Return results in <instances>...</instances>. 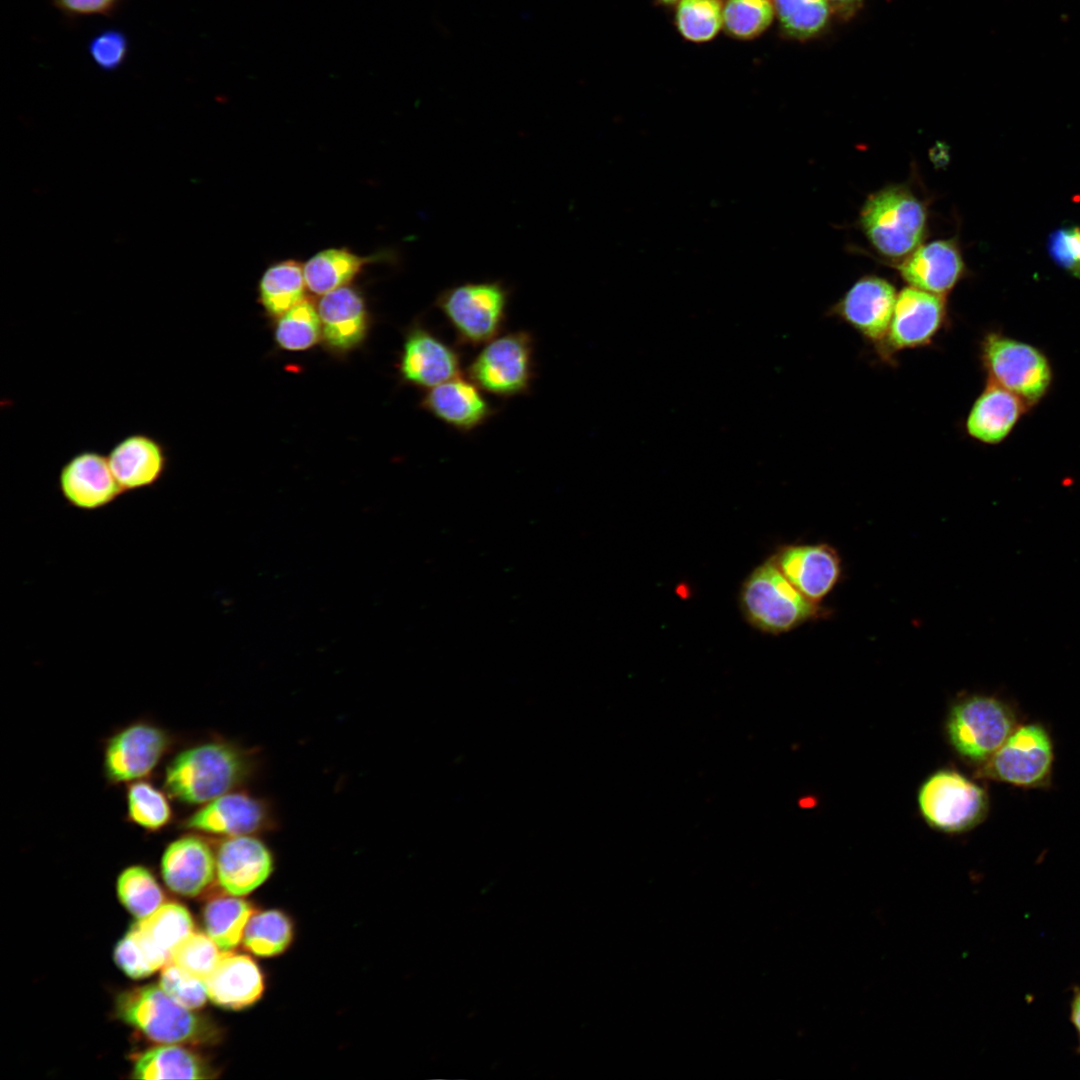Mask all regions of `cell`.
Returning <instances> with one entry per match:
<instances>
[{
	"mask_svg": "<svg viewBox=\"0 0 1080 1080\" xmlns=\"http://www.w3.org/2000/svg\"><path fill=\"white\" fill-rule=\"evenodd\" d=\"M255 769L254 752L215 737L178 751L165 767L163 788L180 804L201 806L240 789Z\"/></svg>",
	"mask_w": 1080,
	"mask_h": 1080,
	"instance_id": "obj_1",
	"label": "cell"
},
{
	"mask_svg": "<svg viewBox=\"0 0 1080 1080\" xmlns=\"http://www.w3.org/2000/svg\"><path fill=\"white\" fill-rule=\"evenodd\" d=\"M170 997L161 986L148 985L121 993L117 1015L149 1039L165 1044H207L219 1039L220 1031Z\"/></svg>",
	"mask_w": 1080,
	"mask_h": 1080,
	"instance_id": "obj_2",
	"label": "cell"
},
{
	"mask_svg": "<svg viewBox=\"0 0 1080 1080\" xmlns=\"http://www.w3.org/2000/svg\"><path fill=\"white\" fill-rule=\"evenodd\" d=\"M740 604L753 627L771 634L788 632L823 613L817 603L805 597L785 577L773 558L747 577Z\"/></svg>",
	"mask_w": 1080,
	"mask_h": 1080,
	"instance_id": "obj_3",
	"label": "cell"
},
{
	"mask_svg": "<svg viewBox=\"0 0 1080 1080\" xmlns=\"http://www.w3.org/2000/svg\"><path fill=\"white\" fill-rule=\"evenodd\" d=\"M979 359L988 382L1014 393L1030 408L1052 386L1053 369L1048 356L1037 346L1000 331L992 330L983 336Z\"/></svg>",
	"mask_w": 1080,
	"mask_h": 1080,
	"instance_id": "obj_4",
	"label": "cell"
},
{
	"mask_svg": "<svg viewBox=\"0 0 1080 1080\" xmlns=\"http://www.w3.org/2000/svg\"><path fill=\"white\" fill-rule=\"evenodd\" d=\"M511 291L502 281L465 282L437 296L435 305L462 345L480 346L498 336L507 320Z\"/></svg>",
	"mask_w": 1080,
	"mask_h": 1080,
	"instance_id": "obj_5",
	"label": "cell"
},
{
	"mask_svg": "<svg viewBox=\"0 0 1080 1080\" xmlns=\"http://www.w3.org/2000/svg\"><path fill=\"white\" fill-rule=\"evenodd\" d=\"M926 210L909 190L891 186L872 194L860 214L863 231L882 255L903 258L920 244L926 228Z\"/></svg>",
	"mask_w": 1080,
	"mask_h": 1080,
	"instance_id": "obj_6",
	"label": "cell"
},
{
	"mask_svg": "<svg viewBox=\"0 0 1080 1080\" xmlns=\"http://www.w3.org/2000/svg\"><path fill=\"white\" fill-rule=\"evenodd\" d=\"M535 341L526 330L498 335L485 343L467 366L482 391L500 398L527 394L535 378Z\"/></svg>",
	"mask_w": 1080,
	"mask_h": 1080,
	"instance_id": "obj_7",
	"label": "cell"
},
{
	"mask_svg": "<svg viewBox=\"0 0 1080 1080\" xmlns=\"http://www.w3.org/2000/svg\"><path fill=\"white\" fill-rule=\"evenodd\" d=\"M175 736L149 720H136L108 736L103 745L102 770L109 785L148 778L173 749Z\"/></svg>",
	"mask_w": 1080,
	"mask_h": 1080,
	"instance_id": "obj_8",
	"label": "cell"
},
{
	"mask_svg": "<svg viewBox=\"0 0 1080 1080\" xmlns=\"http://www.w3.org/2000/svg\"><path fill=\"white\" fill-rule=\"evenodd\" d=\"M918 804L926 822L946 833L972 829L984 819L988 809L985 791L951 769L938 770L923 782Z\"/></svg>",
	"mask_w": 1080,
	"mask_h": 1080,
	"instance_id": "obj_9",
	"label": "cell"
},
{
	"mask_svg": "<svg viewBox=\"0 0 1080 1080\" xmlns=\"http://www.w3.org/2000/svg\"><path fill=\"white\" fill-rule=\"evenodd\" d=\"M953 748L971 761H987L1015 730V717L1000 700L974 695L951 709L946 725Z\"/></svg>",
	"mask_w": 1080,
	"mask_h": 1080,
	"instance_id": "obj_10",
	"label": "cell"
},
{
	"mask_svg": "<svg viewBox=\"0 0 1080 1080\" xmlns=\"http://www.w3.org/2000/svg\"><path fill=\"white\" fill-rule=\"evenodd\" d=\"M276 825L269 803L240 789L223 794L180 822L183 831L234 837L271 831Z\"/></svg>",
	"mask_w": 1080,
	"mask_h": 1080,
	"instance_id": "obj_11",
	"label": "cell"
},
{
	"mask_svg": "<svg viewBox=\"0 0 1080 1080\" xmlns=\"http://www.w3.org/2000/svg\"><path fill=\"white\" fill-rule=\"evenodd\" d=\"M947 322V307L943 296L912 286L898 294L883 342L877 346L884 359L903 350L929 345Z\"/></svg>",
	"mask_w": 1080,
	"mask_h": 1080,
	"instance_id": "obj_12",
	"label": "cell"
},
{
	"mask_svg": "<svg viewBox=\"0 0 1080 1080\" xmlns=\"http://www.w3.org/2000/svg\"><path fill=\"white\" fill-rule=\"evenodd\" d=\"M1053 753L1047 732L1039 725L1014 730L986 761L983 774L1017 786H1036L1050 772Z\"/></svg>",
	"mask_w": 1080,
	"mask_h": 1080,
	"instance_id": "obj_13",
	"label": "cell"
},
{
	"mask_svg": "<svg viewBox=\"0 0 1080 1080\" xmlns=\"http://www.w3.org/2000/svg\"><path fill=\"white\" fill-rule=\"evenodd\" d=\"M58 488L68 505L82 511L105 508L124 494L108 456L96 450L71 456L60 468Z\"/></svg>",
	"mask_w": 1080,
	"mask_h": 1080,
	"instance_id": "obj_14",
	"label": "cell"
},
{
	"mask_svg": "<svg viewBox=\"0 0 1080 1080\" xmlns=\"http://www.w3.org/2000/svg\"><path fill=\"white\" fill-rule=\"evenodd\" d=\"M886 279L870 275L857 280L829 311L879 346L888 332L897 298Z\"/></svg>",
	"mask_w": 1080,
	"mask_h": 1080,
	"instance_id": "obj_15",
	"label": "cell"
},
{
	"mask_svg": "<svg viewBox=\"0 0 1080 1080\" xmlns=\"http://www.w3.org/2000/svg\"><path fill=\"white\" fill-rule=\"evenodd\" d=\"M461 355L452 345L419 323L407 331L399 361L404 382L430 389L459 376Z\"/></svg>",
	"mask_w": 1080,
	"mask_h": 1080,
	"instance_id": "obj_16",
	"label": "cell"
},
{
	"mask_svg": "<svg viewBox=\"0 0 1080 1080\" xmlns=\"http://www.w3.org/2000/svg\"><path fill=\"white\" fill-rule=\"evenodd\" d=\"M273 856L256 835L226 837L216 850V876L230 895L244 896L262 885L273 871Z\"/></svg>",
	"mask_w": 1080,
	"mask_h": 1080,
	"instance_id": "obj_17",
	"label": "cell"
},
{
	"mask_svg": "<svg viewBox=\"0 0 1080 1080\" xmlns=\"http://www.w3.org/2000/svg\"><path fill=\"white\" fill-rule=\"evenodd\" d=\"M186 832L166 846L161 858V873L170 890L193 897L213 883L216 851L203 834Z\"/></svg>",
	"mask_w": 1080,
	"mask_h": 1080,
	"instance_id": "obj_18",
	"label": "cell"
},
{
	"mask_svg": "<svg viewBox=\"0 0 1080 1080\" xmlns=\"http://www.w3.org/2000/svg\"><path fill=\"white\" fill-rule=\"evenodd\" d=\"M107 456L124 493L155 486L163 478L169 462L165 444L144 432L126 435L114 444Z\"/></svg>",
	"mask_w": 1080,
	"mask_h": 1080,
	"instance_id": "obj_19",
	"label": "cell"
},
{
	"mask_svg": "<svg viewBox=\"0 0 1080 1080\" xmlns=\"http://www.w3.org/2000/svg\"><path fill=\"white\" fill-rule=\"evenodd\" d=\"M420 404L439 421L462 433L478 429L496 413L482 390L460 376L428 389Z\"/></svg>",
	"mask_w": 1080,
	"mask_h": 1080,
	"instance_id": "obj_20",
	"label": "cell"
},
{
	"mask_svg": "<svg viewBox=\"0 0 1080 1080\" xmlns=\"http://www.w3.org/2000/svg\"><path fill=\"white\" fill-rule=\"evenodd\" d=\"M773 559L797 590L815 603L832 590L841 574L840 558L827 544L784 546Z\"/></svg>",
	"mask_w": 1080,
	"mask_h": 1080,
	"instance_id": "obj_21",
	"label": "cell"
},
{
	"mask_svg": "<svg viewBox=\"0 0 1080 1080\" xmlns=\"http://www.w3.org/2000/svg\"><path fill=\"white\" fill-rule=\"evenodd\" d=\"M898 270L910 286L944 297L965 274V264L954 242L936 240L918 246Z\"/></svg>",
	"mask_w": 1080,
	"mask_h": 1080,
	"instance_id": "obj_22",
	"label": "cell"
},
{
	"mask_svg": "<svg viewBox=\"0 0 1080 1080\" xmlns=\"http://www.w3.org/2000/svg\"><path fill=\"white\" fill-rule=\"evenodd\" d=\"M1029 409L1030 406L1020 397L987 381L968 412L966 433L983 444H999L1011 434Z\"/></svg>",
	"mask_w": 1080,
	"mask_h": 1080,
	"instance_id": "obj_23",
	"label": "cell"
},
{
	"mask_svg": "<svg viewBox=\"0 0 1080 1080\" xmlns=\"http://www.w3.org/2000/svg\"><path fill=\"white\" fill-rule=\"evenodd\" d=\"M317 311L322 338L330 349L346 352L364 340L368 315L364 299L356 289L346 285L323 294Z\"/></svg>",
	"mask_w": 1080,
	"mask_h": 1080,
	"instance_id": "obj_24",
	"label": "cell"
},
{
	"mask_svg": "<svg viewBox=\"0 0 1080 1080\" xmlns=\"http://www.w3.org/2000/svg\"><path fill=\"white\" fill-rule=\"evenodd\" d=\"M208 997L218 1006L242 1009L255 1003L264 990L263 975L247 955L224 952L205 980Z\"/></svg>",
	"mask_w": 1080,
	"mask_h": 1080,
	"instance_id": "obj_25",
	"label": "cell"
},
{
	"mask_svg": "<svg viewBox=\"0 0 1080 1080\" xmlns=\"http://www.w3.org/2000/svg\"><path fill=\"white\" fill-rule=\"evenodd\" d=\"M209 1066L193 1052L178 1046H160L141 1054L133 1069L137 1079H206Z\"/></svg>",
	"mask_w": 1080,
	"mask_h": 1080,
	"instance_id": "obj_26",
	"label": "cell"
},
{
	"mask_svg": "<svg viewBox=\"0 0 1080 1080\" xmlns=\"http://www.w3.org/2000/svg\"><path fill=\"white\" fill-rule=\"evenodd\" d=\"M365 259L347 249L332 248L320 251L304 265L306 287L323 295L348 283L359 273Z\"/></svg>",
	"mask_w": 1080,
	"mask_h": 1080,
	"instance_id": "obj_27",
	"label": "cell"
},
{
	"mask_svg": "<svg viewBox=\"0 0 1080 1080\" xmlns=\"http://www.w3.org/2000/svg\"><path fill=\"white\" fill-rule=\"evenodd\" d=\"M306 283L303 268L293 260L270 266L259 283L260 300L266 312L280 317L304 300Z\"/></svg>",
	"mask_w": 1080,
	"mask_h": 1080,
	"instance_id": "obj_28",
	"label": "cell"
},
{
	"mask_svg": "<svg viewBox=\"0 0 1080 1080\" xmlns=\"http://www.w3.org/2000/svg\"><path fill=\"white\" fill-rule=\"evenodd\" d=\"M252 914V905L241 898L216 897L204 908L203 916L207 934L221 951L229 952L240 943Z\"/></svg>",
	"mask_w": 1080,
	"mask_h": 1080,
	"instance_id": "obj_29",
	"label": "cell"
},
{
	"mask_svg": "<svg viewBox=\"0 0 1080 1080\" xmlns=\"http://www.w3.org/2000/svg\"><path fill=\"white\" fill-rule=\"evenodd\" d=\"M127 821L146 832H160L173 820L169 795L146 779L126 785Z\"/></svg>",
	"mask_w": 1080,
	"mask_h": 1080,
	"instance_id": "obj_30",
	"label": "cell"
},
{
	"mask_svg": "<svg viewBox=\"0 0 1080 1080\" xmlns=\"http://www.w3.org/2000/svg\"><path fill=\"white\" fill-rule=\"evenodd\" d=\"M160 950L172 951L193 933V920L189 911L178 903L162 904L152 914L132 925Z\"/></svg>",
	"mask_w": 1080,
	"mask_h": 1080,
	"instance_id": "obj_31",
	"label": "cell"
},
{
	"mask_svg": "<svg viewBox=\"0 0 1080 1080\" xmlns=\"http://www.w3.org/2000/svg\"><path fill=\"white\" fill-rule=\"evenodd\" d=\"M292 938L290 919L281 911L265 910L250 917L243 933V944L258 956L270 957L286 950Z\"/></svg>",
	"mask_w": 1080,
	"mask_h": 1080,
	"instance_id": "obj_32",
	"label": "cell"
},
{
	"mask_svg": "<svg viewBox=\"0 0 1080 1080\" xmlns=\"http://www.w3.org/2000/svg\"><path fill=\"white\" fill-rule=\"evenodd\" d=\"M321 337V322L317 308L306 299L278 317L275 340L284 350H307Z\"/></svg>",
	"mask_w": 1080,
	"mask_h": 1080,
	"instance_id": "obj_33",
	"label": "cell"
},
{
	"mask_svg": "<svg viewBox=\"0 0 1080 1080\" xmlns=\"http://www.w3.org/2000/svg\"><path fill=\"white\" fill-rule=\"evenodd\" d=\"M117 892L122 904L138 919L152 914L164 900L157 880L141 865L130 866L121 872Z\"/></svg>",
	"mask_w": 1080,
	"mask_h": 1080,
	"instance_id": "obj_34",
	"label": "cell"
},
{
	"mask_svg": "<svg viewBox=\"0 0 1080 1080\" xmlns=\"http://www.w3.org/2000/svg\"><path fill=\"white\" fill-rule=\"evenodd\" d=\"M114 960L129 977H147L171 961V955L152 944L131 926L114 950Z\"/></svg>",
	"mask_w": 1080,
	"mask_h": 1080,
	"instance_id": "obj_35",
	"label": "cell"
},
{
	"mask_svg": "<svg viewBox=\"0 0 1080 1080\" xmlns=\"http://www.w3.org/2000/svg\"><path fill=\"white\" fill-rule=\"evenodd\" d=\"M774 6L784 30L800 39L817 34L829 18L827 0H774Z\"/></svg>",
	"mask_w": 1080,
	"mask_h": 1080,
	"instance_id": "obj_36",
	"label": "cell"
},
{
	"mask_svg": "<svg viewBox=\"0 0 1080 1080\" xmlns=\"http://www.w3.org/2000/svg\"><path fill=\"white\" fill-rule=\"evenodd\" d=\"M722 23L723 12L718 0H681L677 24L686 39L696 42L710 40Z\"/></svg>",
	"mask_w": 1080,
	"mask_h": 1080,
	"instance_id": "obj_37",
	"label": "cell"
},
{
	"mask_svg": "<svg viewBox=\"0 0 1080 1080\" xmlns=\"http://www.w3.org/2000/svg\"><path fill=\"white\" fill-rule=\"evenodd\" d=\"M773 15L769 0H729L723 10V24L735 37L749 39L763 32Z\"/></svg>",
	"mask_w": 1080,
	"mask_h": 1080,
	"instance_id": "obj_38",
	"label": "cell"
},
{
	"mask_svg": "<svg viewBox=\"0 0 1080 1080\" xmlns=\"http://www.w3.org/2000/svg\"><path fill=\"white\" fill-rule=\"evenodd\" d=\"M219 950L218 945L208 934L193 932L172 951L171 961L191 974L206 980L224 953Z\"/></svg>",
	"mask_w": 1080,
	"mask_h": 1080,
	"instance_id": "obj_39",
	"label": "cell"
},
{
	"mask_svg": "<svg viewBox=\"0 0 1080 1080\" xmlns=\"http://www.w3.org/2000/svg\"><path fill=\"white\" fill-rule=\"evenodd\" d=\"M160 986L176 1002L188 1009L202 1007L208 997L205 980L172 961L168 962L161 971Z\"/></svg>",
	"mask_w": 1080,
	"mask_h": 1080,
	"instance_id": "obj_40",
	"label": "cell"
},
{
	"mask_svg": "<svg viewBox=\"0 0 1080 1080\" xmlns=\"http://www.w3.org/2000/svg\"><path fill=\"white\" fill-rule=\"evenodd\" d=\"M1046 247L1058 267L1080 279V225L1056 228L1048 235Z\"/></svg>",
	"mask_w": 1080,
	"mask_h": 1080,
	"instance_id": "obj_41",
	"label": "cell"
},
{
	"mask_svg": "<svg viewBox=\"0 0 1080 1080\" xmlns=\"http://www.w3.org/2000/svg\"><path fill=\"white\" fill-rule=\"evenodd\" d=\"M128 41L120 30L109 29L96 35L89 44L94 62L105 71L118 68L126 58Z\"/></svg>",
	"mask_w": 1080,
	"mask_h": 1080,
	"instance_id": "obj_42",
	"label": "cell"
},
{
	"mask_svg": "<svg viewBox=\"0 0 1080 1080\" xmlns=\"http://www.w3.org/2000/svg\"><path fill=\"white\" fill-rule=\"evenodd\" d=\"M117 0H56L59 7L72 14L104 13Z\"/></svg>",
	"mask_w": 1080,
	"mask_h": 1080,
	"instance_id": "obj_43",
	"label": "cell"
},
{
	"mask_svg": "<svg viewBox=\"0 0 1080 1080\" xmlns=\"http://www.w3.org/2000/svg\"><path fill=\"white\" fill-rule=\"evenodd\" d=\"M1072 1021L1080 1035V992L1077 993L1072 1004Z\"/></svg>",
	"mask_w": 1080,
	"mask_h": 1080,
	"instance_id": "obj_44",
	"label": "cell"
},
{
	"mask_svg": "<svg viewBox=\"0 0 1080 1080\" xmlns=\"http://www.w3.org/2000/svg\"><path fill=\"white\" fill-rule=\"evenodd\" d=\"M837 10L847 11L858 4L861 0H827Z\"/></svg>",
	"mask_w": 1080,
	"mask_h": 1080,
	"instance_id": "obj_45",
	"label": "cell"
},
{
	"mask_svg": "<svg viewBox=\"0 0 1080 1080\" xmlns=\"http://www.w3.org/2000/svg\"><path fill=\"white\" fill-rule=\"evenodd\" d=\"M661 1H663V2H665V3H675V2H677L678 0H661Z\"/></svg>",
	"mask_w": 1080,
	"mask_h": 1080,
	"instance_id": "obj_46",
	"label": "cell"
}]
</instances>
